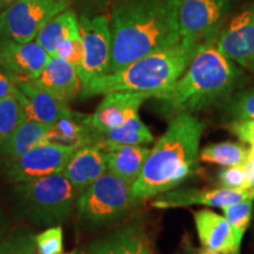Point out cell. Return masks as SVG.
Masks as SVG:
<instances>
[{
    "label": "cell",
    "instance_id": "8d00e7d4",
    "mask_svg": "<svg viewBox=\"0 0 254 254\" xmlns=\"http://www.w3.org/2000/svg\"><path fill=\"white\" fill-rule=\"evenodd\" d=\"M15 1H17V0H0V9L4 11L5 8H7L8 6H11Z\"/></svg>",
    "mask_w": 254,
    "mask_h": 254
},
{
    "label": "cell",
    "instance_id": "6da1fadb",
    "mask_svg": "<svg viewBox=\"0 0 254 254\" xmlns=\"http://www.w3.org/2000/svg\"><path fill=\"white\" fill-rule=\"evenodd\" d=\"M110 73L182 40L178 0H127L111 15Z\"/></svg>",
    "mask_w": 254,
    "mask_h": 254
},
{
    "label": "cell",
    "instance_id": "836d02e7",
    "mask_svg": "<svg viewBox=\"0 0 254 254\" xmlns=\"http://www.w3.org/2000/svg\"><path fill=\"white\" fill-rule=\"evenodd\" d=\"M183 249H184V251H185L186 254H221V253L215 252V251L206 249V247H204V246H201V247L193 246V244L190 243V239L184 240Z\"/></svg>",
    "mask_w": 254,
    "mask_h": 254
},
{
    "label": "cell",
    "instance_id": "44dd1931",
    "mask_svg": "<svg viewBox=\"0 0 254 254\" xmlns=\"http://www.w3.org/2000/svg\"><path fill=\"white\" fill-rule=\"evenodd\" d=\"M51 125H45L33 120H25L14 129L13 133L0 145V153L4 158L15 159L43 144Z\"/></svg>",
    "mask_w": 254,
    "mask_h": 254
},
{
    "label": "cell",
    "instance_id": "4dcf8cb0",
    "mask_svg": "<svg viewBox=\"0 0 254 254\" xmlns=\"http://www.w3.org/2000/svg\"><path fill=\"white\" fill-rule=\"evenodd\" d=\"M227 114L232 120L254 119V88L237 94L228 104Z\"/></svg>",
    "mask_w": 254,
    "mask_h": 254
},
{
    "label": "cell",
    "instance_id": "4fadbf2b",
    "mask_svg": "<svg viewBox=\"0 0 254 254\" xmlns=\"http://www.w3.org/2000/svg\"><path fill=\"white\" fill-rule=\"evenodd\" d=\"M50 58L51 56L36 40L19 43L0 37V68L12 78L33 80L40 74Z\"/></svg>",
    "mask_w": 254,
    "mask_h": 254
},
{
    "label": "cell",
    "instance_id": "5bb4252c",
    "mask_svg": "<svg viewBox=\"0 0 254 254\" xmlns=\"http://www.w3.org/2000/svg\"><path fill=\"white\" fill-rule=\"evenodd\" d=\"M148 99H152L151 94L146 92L118 91L105 94L95 112L87 116L88 125L100 133L122 127L132 117L138 116L141 105Z\"/></svg>",
    "mask_w": 254,
    "mask_h": 254
},
{
    "label": "cell",
    "instance_id": "9a60e30c",
    "mask_svg": "<svg viewBox=\"0 0 254 254\" xmlns=\"http://www.w3.org/2000/svg\"><path fill=\"white\" fill-rule=\"evenodd\" d=\"M13 93L23 105L26 120L55 125L59 119L73 113L68 104L63 103L49 92L36 86L31 80L13 78Z\"/></svg>",
    "mask_w": 254,
    "mask_h": 254
},
{
    "label": "cell",
    "instance_id": "83f0119b",
    "mask_svg": "<svg viewBox=\"0 0 254 254\" xmlns=\"http://www.w3.org/2000/svg\"><path fill=\"white\" fill-rule=\"evenodd\" d=\"M53 57L64 59L65 62L71 64L72 66H74L77 71H79L85 58L84 41H82V38L80 36V30L66 40L62 41L57 47Z\"/></svg>",
    "mask_w": 254,
    "mask_h": 254
},
{
    "label": "cell",
    "instance_id": "ffe728a7",
    "mask_svg": "<svg viewBox=\"0 0 254 254\" xmlns=\"http://www.w3.org/2000/svg\"><path fill=\"white\" fill-rule=\"evenodd\" d=\"M99 145L106 154L107 171L133 185L144 168L150 148L139 145L113 144L104 139Z\"/></svg>",
    "mask_w": 254,
    "mask_h": 254
},
{
    "label": "cell",
    "instance_id": "ac0fdd59",
    "mask_svg": "<svg viewBox=\"0 0 254 254\" xmlns=\"http://www.w3.org/2000/svg\"><path fill=\"white\" fill-rule=\"evenodd\" d=\"M106 172V154L99 144L78 148L62 171L79 193L86 190Z\"/></svg>",
    "mask_w": 254,
    "mask_h": 254
},
{
    "label": "cell",
    "instance_id": "603a6c76",
    "mask_svg": "<svg viewBox=\"0 0 254 254\" xmlns=\"http://www.w3.org/2000/svg\"><path fill=\"white\" fill-rule=\"evenodd\" d=\"M249 150L239 142L225 141L206 146L199 152V159L221 166H238L246 164Z\"/></svg>",
    "mask_w": 254,
    "mask_h": 254
},
{
    "label": "cell",
    "instance_id": "74e56055",
    "mask_svg": "<svg viewBox=\"0 0 254 254\" xmlns=\"http://www.w3.org/2000/svg\"><path fill=\"white\" fill-rule=\"evenodd\" d=\"M62 254H77V252H69V253H62Z\"/></svg>",
    "mask_w": 254,
    "mask_h": 254
},
{
    "label": "cell",
    "instance_id": "f1b7e54d",
    "mask_svg": "<svg viewBox=\"0 0 254 254\" xmlns=\"http://www.w3.org/2000/svg\"><path fill=\"white\" fill-rule=\"evenodd\" d=\"M218 184L219 187L230 190H251L250 174L246 164L238 166H222L218 176Z\"/></svg>",
    "mask_w": 254,
    "mask_h": 254
},
{
    "label": "cell",
    "instance_id": "484cf974",
    "mask_svg": "<svg viewBox=\"0 0 254 254\" xmlns=\"http://www.w3.org/2000/svg\"><path fill=\"white\" fill-rule=\"evenodd\" d=\"M0 254H39L36 236L26 227H17L0 241Z\"/></svg>",
    "mask_w": 254,
    "mask_h": 254
},
{
    "label": "cell",
    "instance_id": "8992f818",
    "mask_svg": "<svg viewBox=\"0 0 254 254\" xmlns=\"http://www.w3.org/2000/svg\"><path fill=\"white\" fill-rule=\"evenodd\" d=\"M132 186L107 171L79 194L75 208L80 221L88 228H99L127 217L141 202Z\"/></svg>",
    "mask_w": 254,
    "mask_h": 254
},
{
    "label": "cell",
    "instance_id": "ba28073f",
    "mask_svg": "<svg viewBox=\"0 0 254 254\" xmlns=\"http://www.w3.org/2000/svg\"><path fill=\"white\" fill-rule=\"evenodd\" d=\"M77 150L75 146L41 144L19 158H5L0 161V171L13 185L30 183L62 172Z\"/></svg>",
    "mask_w": 254,
    "mask_h": 254
},
{
    "label": "cell",
    "instance_id": "3957f363",
    "mask_svg": "<svg viewBox=\"0 0 254 254\" xmlns=\"http://www.w3.org/2000/svg\"><path fill=\"white\" fill-rule=\"evenodd\" d=\"M215 41H209L196 53L173 84L152 95V99L163 101L164 110L172 118L207 109L237 86L240 71L218 50Z\"/></svg>",
    "mask_w": 254,
    "mask_h": 254
},
{
    "label": "cell",
    "instance_id": "7402d4cb",
    "mask_svg": "<svg viewBox=\"0 0 254 254\" xmlns=\"http://www.w3.org/2000/svg\"><path fill=\"white\" fill-rule=\"evenodd\" d=\"M77 32H79V19L74 12L66 9L47 21L34 40L53 57L59 44Z\"/></svg>",
    "mask_w": 254,
    "mask_h": 254
},
{
    "label": "cell",
    "instance_id": "7c38bea8",
    "mask_svg": "<svg viewBox=\"0 0 254 254\" xmlns=\"http://www.w3.org/2000/svg\"><path fill=\"white\" fill-rule=\"evenodd\" d=\"M246 199L254 200V190H236L219 186L205 190L173 189L159 195L153 200L152 206L158 209L189 207L193 205L224 208L225 206Z\"/></svg>",
    "mask_w": 254,
    "mask_h": 254
},
{
    "label": "cell",
    "instance_id": "5b68a950",
    "mask_svg": "<svg viewBox=\"0 0 254 254\" xmlns=\"http://www.w3.org/2000/svg\"><path fill=\"white\" fill-rule=\"evenodd\" d=\"M79 194L62 172L17 184L11 192L18 217L37 227L57 226L67 221Z\"/></svg>",
    "mask_w": 254,
    "mask_h": 254
},
{
    "label": "cell",
    "instance_id": "e575fe53",
    "mask_svg": "<svg viewBox=\"0 0 254 254\" xmlns=\"http://www.w3.org/2000/svg\"><path fill=\"white\" fill-rule=\"evenodd\" d=\"M9 228H11V220H9L5 209L0 205V241L9 233V231H11Z\"/></svg>",
    "mask_w": 254,
    "mask_h": 254
},
{
    "label": "cell",
    "instance_id": "f35d334b",
    "mask_svg": "<svg viewBox=\"0 0 254 254\" xmlns=\"http://www.w3.org/2000/svg\"><path fill=\"white\" fill-rule=\"evenodd\" d=\"M79 254H90V253H88V251H87V252H82V253H79Z\"/></svg>",
    "mask_w": 254,
    "mask_h": 254
},
{
    "label": "cell",
    "instance_id": "d590c367",
    "mask_svg": "<svg viewBox=\"0 0 254 254\" xmlns=\"http://www.w3.org/2000/svg\"><path fill=\"white\" fill-rule=\"evenodd\" d=\"M246 166H247V170H249V174H250L251 190H254V147H250L249 158H247Z\"/></svg>",
    "mask_w": 254,
    "mask_h": 254
},
{
    "label": "cell",
    "instance_id": "7a4b0ae2",
    "mask_svg": "<svg viewBox=\"0 0 254 254\" xmlns=\"http://www.w3.org/2000/svg\"><path fill=\"white\" fill-rule=\"evenodd\" d=\"M202 124L193 114H178L151 148L133 194L141 201L177 189L198 171Z\"/></svg>",
    "mask_w": 254,
    "mask_h": 254
},
{
    "label": "cell",
    "instance_id": "9c48e42d",
    "mask_svg": "<svg viewBox=\"0 0 254 254\" xmlns=\"http://www.w3.org/2000/svg\"><path fill=\"white\" fill-rule=\"evenodd\" d=\"M79 30L85 49L84 63L78 71L82 88L93 79L110 73L112 31L105 15H82L79 19Z\"/></svg>",
    "mask_w": 254,
    "mask_h": 254
},
{
    "label": "cell",
    "instance_id": "52a82bcc",
    "mask_svg": "<svg viewBox=\"0 0 254 254\" xmlns=\"http://www.w3.org/2000/svg\"><path fill=\"white\" fill-rule=\"evenodd\" d=\"M68 5L69 0H17L0 12V37L19 43L33 41L47 21Z\"/></svg>",
    "mask_w": 254,
    "mask_h": 254
},
{
    "label": "cell",
    "instance_id": "1f68e13d",
    "mask_svg": "<svg viewBox=\"0 0 254 254\" xmlns=\"http://www.w3.org/2000/svg\"><path fill=\"white\" fill-rule=\"evenodd\" d=\"M227 127L241 142L254 147V119L232 120Z\"/></svg>",
    "mask_w": 254,
    "mask_h": 254
},
{
    "label": "cell",
    "instance_id": "277c9868",
    "mask_svg": "<svg viewBox=\"0 0 254 254\" xmlns=\"http://www.w3.org/2000/svg\"><path fill=\"white\" fill-rule=\"evenodd\" d=\"M218 38V37H217ZM214 39H186L135 60L120 71L93 79L81 88V95L107 94L111 92H146L151 98L154 92L173 84L185 72L196 53Z\"/></svg>",
    "mask_w": 254,
    "mask_h": 254
},
{
    "label": "cell",
    "instance_id": "30bf717a",
    "mask_svg": "<svg viewBox=\"0 0 254 254\" xmlns=\"http://www.w3.org/2000/svg\"><path fill=\"white\" fill-rule=\"evenodd\" d=\"M227 5L228 0H178V24L182 39L217 38Z\"/></svg>",
    "mask_w": 254,
    "mask_h": 254
},
{
    "label": "cell",
    "instance_id": "f546056e",
    "mask_svg": "<svg viewBox=\"0 0 254 254\" xmlns=\"http://www.w3.org/2000/svg\"><path fill=\"white\" fill-rule=\"evenodd\" d=\"M62 225L47 227L36 236V245L39 254H62L64 249Z\"/></svg>",
    "mask_w": 254,
    "mask_h": 254
},
{
    "label": "cell",
    "instance_id": "cb8c5ba5",
    "mask_svg": "<svg viewBox=\"0 0 254 254\" xmlns=\"http://www.w3.org/2000/svg\"><path fill=\"white\" fill-rule=\"evenodd\" d=\"M104 140L120 145L144 146L154 141V136L138 116L132 117L122 127L103 133Z\"/></svg>",
    "mask_w": 254,
    "mask_h": 254
},
{
    "label": "cell",
    "instance_id": "d6a6232c",
    "mask_svg": "<svg viewBox=\"0 0 254 254\" xmlns=\"http://www.w3.org/2000/svg\"><path fill=\"white\" fill-rule=\"evenodd\" d=\"M14 81L7 72L0 68V100L13 93Z\"/></svg>",
    "mask_w": 254,
    "mask_h": 254
},
{
    "label": "cell",
    "instance_id": "2e32d148",
    "mask_svg": "<svg viewBox=\"0 0 254 254\" xmlns=\"http://www.w3.org/2000/svg\"><path fill=\"white\" fill-rule=\"evenodd\" d=\"M193 219L201 246L221 254H240L243 241L224 215L201 209L193 213Z\"/></svg>",
    "mask_w": 254,
    "mask_h": 254
},
{
    "label": "cell",
    "instance_id": "d6986e66",
    "mask_svg": "<svg viewBox=\"0 0 254 254\" xmlns=\"http://www.w3.org/2000/svg\"><path fill=\"white\" fill-rule=\"evenodd\" d=\"M90 254H153L150 238L140 224H129L94 240Z\"/></svg>",
    "mask_w": 254,
    "mask_h": 254
},
{
    "label": "cell",
    "instance_id": "4316f807",
    "mask_svg": "<svg viewBox=\"0 0 254 254\" xmlns=\"http://www.w3.org/2000/svg\"><path fill=\"white\" fill-rule=\"evenodd\" d=\"M222 215L227 219L231 226L233 227L237 237L243 241L247 228H249L253 214V199L241 200L234 204L225 206L221 208Z\"/></svg>",
    "mask_w": 254,
    "mask_h": 254
},
{
    "label": "cell",
    "instance_id": "e0dca14e",
    "mask_svg": "<svg viewBox=\"0 0 254 254\" xmlns=\"http://www.w3.org/2000/svg\"><path fill=\"white\" fill-rule=\"evenodd\" d=\"M31 81L66 104L81 92V81L77 68L58 57H51L40 74Z\"/></svg>",
    "mask_w": 254,
    "mask_h": 254
},
{
    "label": "cell",
    "instance_id": "d4e9b609",
    "mask_svg": "<svg viewBox=\"0 0 254 254\" xmlns=\"http://www.w3.org/2000/svg\"><path fill=\"white\" fill-rule=\"evenodd\" d=\"M25 120L23 105L14 93L0 100V145L4 142Z\"/></svg>",
    "mask_w": 254,
    "mask_h": 254
},
{
    "label": "cell",
    "instance_id": "8fae6325",
    "mask_svg": "<svg viewBox=\"0 0 254 254\" xmlns=\"http://www.w3.org/2000/svg\"><path fill=\"white\" fill-rule=\"evenodd\" d=\"M215 43L226 58L254 72V2L219 32Z\"/></svg>",
    "mask_w": 254,
    "mask_h": 254
}]
</instances>
